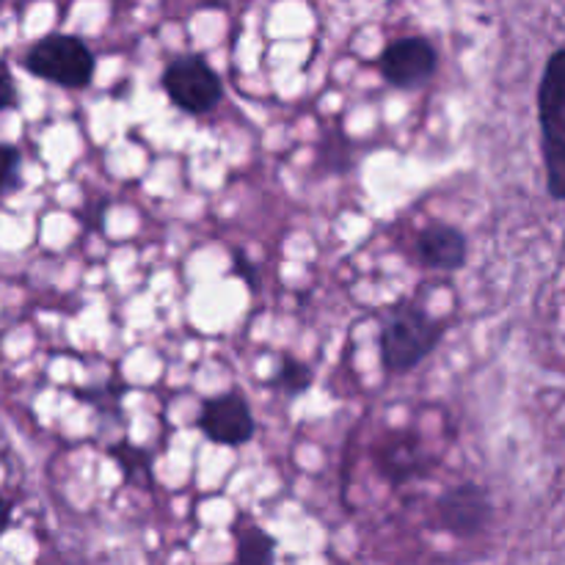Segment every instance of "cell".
I'll return each mask as SVG.
<instances>
[{
	"mask_svg": "<svg viewBox=\"0 0 565 565\" xmlns=\"http://www.w3.org/2000/svg\"><path fill=\"white\" fill-rule=\"evenodd\" d=\"M539 125L546 185L552 199L565 202V47L546 61L539 86Z\"/></svg>",
	"mask_w": 565,
	"mask_h": 565,
	"instance_id": "cell-1",
	"label": "cell"
},
{
	"mask_svg": "<svg viewBox=\"0 0 565 565\" xmlns=\"http://www.w3.org/2000/svg\"><path fill=\"white\" fill-rule=\"evenodd\" d=\"M439 340L441 323H436L417 303H401L392 309L381 331V364L386 373H408L436 351Z\"/></svg>",
	"mask_w": 565,
	"mask_h": 565,
	"instance_id": "cell-2",
	"label": "cell"
},
{
	"mask_svg": "<svg viewBox=\"0 0 565 565\" xmlns=\"http://www.w3.org/2000/svg\"><path fill=\"white\" fill-rule=\"evenodd\" d=\"M25 70L61 88H86L92 83L97 61L83 39L70 33H50L39 39L25 55Z\"/></svg>",
	"mask_w": 565,
	"mask_h": 565,
	"instance_id": "cell-3",
	"label": "cell"
},
{
	"mask_svg": "<svg viewBox=\"0 0 565 565\" xmlns=\"http://www.w3.org/2000/svg\"><path fill=\"white\" fill-rule=\"evenodd\" d=\"M163 92L171 103L191 116H204L218 108L224 83L218 72L199 55H180L163 70Z\"/></svg>",
	"mask_w": 565,
	"mask_h": 565,
	"instance_id": "cell-4",
	"label": "cell"
},
{
	"mask_svg": "<svg viewBox=\"0 0 565 565\" xmlns=\"http://www.w3.org/2000/svg\"><path fill=\"white\" fill-rule=\"evenodd\" d=\"M436 64H439V58H436L434 44L423 36L397 39V42H392L379 58L384 81L397 88L423 86L425 81L434 77Z\"/></svg>",
	"mask_w": 565,
	"mask_h": 565,
	"instance_id": "cell-5",
	"label": "cell"
},
{
	"mask_svg": "<svg viewBox=\"0 0 565 565\" xmlns=\"http://www.w3.org/2000/svg\"><path fill=\"white\" fill-rule=\"evenodd\" d=\"M199 428L210 441L221 447H241L252 441L254 417L246 397L241 392H226V395L207 401L199 414Z\"/></svg>",
	"mask_w": 565,
	"mask_h": 565,
	"instance_id": "cell-6",
	"label": "cell"
},
{
	"mask_svg": "<svg viewBox=\"0 0 565 565\" xmlns=\"http://www.w3.org/2000/svg\"><path fill=\"white\" fill-rule=\"evenodd\" d=\"M417 254L423 259V265L434 270H445V274H452V270L463 268L467 265V237H463L461 230L450 224H430L419 232L417 237Z\"/></svg>",
	"mask_w": 565,
	"mask_h": 565,
	"instance_id": "cell-7",
	"label": "cell"
},
{
	"mask_svg": "<svg viewBox=\"0 0 565 565\" xmlns=\"http://www.w3.org/2000/svg\"><path fill=\"white\" fill-rule=\"evenodd\" d=\"M439 511L445 527H450L452 533L458 535H469L478 533V530L483 527L491 508L483 489H478V486H461V489H452L450 494L441 500Z\"/></svg>",
	"mask_w": 565,
	"mask_h": 565,
	"instance_id": "cell-8",
	"label": "cell"
},
{
	"mask_svg": "<svg viewBox=\"0 0 565 565\" xmlns=\"http://www.w3.org/2000/svg\"><path fill=\"white\" fill-rule=\"evenodd\" d=\"M381 469H384V475L390 480H395V483H403V480L414 478V475L423 472L425 467V452L423 447L417 445L414 439H395L390 441V445L381 450Z\"/></svg>",
	"mask_w": 565,
	"mask_h": 565,
	"instance_id": "cell-9",
	"label": "cell"
},
{
	"mask_svg": "<svg viewBox=\"0 0 565 565\" xmlns=\"http://www.w3.org/2000/svg\"><path fill=\"white\" fill-rule=\"evenodd\" d=\"M274 539L265 530H237V565H274Z\"/></svg>",
	"mask_w": 565,
	"mask_h": 565,
	"instance_id": "cell-10",
	"label": "cell"
},
{
	"mask_svg": "<svg viewBox=\"0 0 565 565\" xmlns=\"http://www.w3.org/2000/svg\"><path fill=\"white\" fill-rule=\"evenodd\" d=\"M276 386L287 395H301L312 386V370L303 362H298L296 356H281L279 370H276Z\"/></svg>",
	"mask_w": 565,
	"mask_h": 565,
	"instance_id": "cell-11",
	"label": "cell"
},
{
	"mask_svg": "<svg viewBox=\"0 0 565 565\" xmlns=\"http://www.w3.org/2000/svg\"><path fill=\"white\" fill-rule=\"evenodd\" d=\"M110 456H114V461L119 463L121 472L127 475L130 480L136 478H147L149 469H152V461H149V456L143 450H136L132 445H116L110 447Z\"/></svg>",
	"mask_w": 565,
	"mask_h": 565,
	"instance_id": "cell-12",
	"label": "cell"
},
{
	"mask_svg": "<svg viewBox=\"0 0 565 565\" xmlns=\"http://www.w3.org/2000/svg\"><path fill=\"white\" fill-rule=\"evenodd\" d=\"M20 185V152L9 143H0V193H9Z\"/></svg>",
	"mask_w": 565,
	"mask_h": 565,
	"instance_id": "cell-13",
	"label": "cell"
},
{
	"mask_svg": "<svg viewBox=\"0 0 565 565\" xmlns=\"http://www.w3.org/2000/svg\"><path fill=\"white\" fill-rule=\"evenodd\" d=\"M17 105V86L14 77H11L9 66L0 61V110H9Z\"/></svg>",
	"mask_w": 565,
	"mask_h": 565,
	"instance_id": "cell-14",
	"label": "cell"
},
{
	"mask_svg": "<svg viewBox=\"0 0 565 565\" xmlns=\"http://www.w3.org/2000/svg\"><path fill=\"white\" fill-rule=\"evenodd\" d=\"M6 524H9V502H6L3 494H0V535H3Z\"/></svg>",
	"mask_w": 565,
	"mask_h": 565,
	"instance_id": "cell-15",
	"label": "cell"
}]
</instances>
